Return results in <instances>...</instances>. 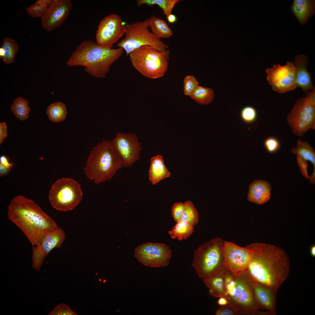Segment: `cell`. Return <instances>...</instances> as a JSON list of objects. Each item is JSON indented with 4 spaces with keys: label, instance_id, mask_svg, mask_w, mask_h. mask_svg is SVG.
Listing matches in <instances>:
<instances>
[{
    "label": "cell",
    "instance_id": "e575fe53",
    "mask_svg": "<svg viewBox=\"0 0 315 315\" xmlns=\"http://www.w3.org/2000/svg\"><path fill=\"white\" fill-rule=\"evenodd\" d=\"M198 85L199 82L194 76H186L183 80L184 94L190 96Z\"/></svg>",
    "mask_w": 315,
    "mask_h": 315
},
{
    "label": "cell",
    "instance_id": "f35d334b",
    "mask_svg": "<svg viewBox=\"0 0 315 315\" xmlns=\"http://www.w3.org/2000/svg\"><path fill=\"white\" fill-rule=\"evenodd\" d=\"M215 315H239V314L235 307L230 305H228L220 307L216 311Z\"/></svg>",
    "mask_w": 315,
    "mask_h": 315
},
{
    "label": "cell",
    "instance_id": "2e32d148",
    "mask_svg": "<svg viewBox=\"0 0 315 315\" xmlns=\"http://www.w3.org/2000/svg\"><path fill=\"white\" fill-rule=\"evenodd\" d=\"M226 269L236 274L246 270L249 262L248 250L234 243L224 241L221 249Z\"/></svg>",
    "mask_w": 315,
    "mask_h": 315
},
{
    "label": "cell",
    "instance_id": "8992f818",
    "mask_svg": "<svg viewBox=\"0 0 315 315\" xmlns=\"http://www.w3.org/2000/svg\"><path fill=\"white\" fill-rule=\"evenodd\" d=\"M224 242L220 238L214 239L194 251L192 265L202 280L214 276L225 269L221 251Z\"/></svg>",
    "mask_w": 315,
    "mask_h": 315
},
{
    "label": "cell",
    "instance_id": "60d3db41",
    "mask_svg": "<svg viewBox=\"0 0 315 315\" xmlns=\"http://www.w3.org/2000/svg\"><path fill=\"white\" fill-rule=\"evenodd\" d=\"M7 126L5 122L0 123V144H1L4 140L7 137Z\"/></svg>",
    "mask_w": 315,
    "mask_h": 315
},
{
    "label": "cell",
    "instance_id": "7a4b0ae2",
    "mask_svg": "<svg viewBox=\"0 0 315 315\" xmlns=\"http://www.w3.org/2000/svg\"><path fill=\"white\" fill-rule=\"evenodd\" d=\"M9 220L23 232L32 246L58 227L34 200L22 195L15 196L8 205Z\"/></svg>",
    "mask_w": 315,
    "mask_h": 315
},
{
    "label": "cell",
    "instance_id": "277c9868",
    "mask_svg": "<svg viewBox=\"0 0 315 315\" xmlns=\"http://www.w3.org/2000/svg\"><path fill=\"white\" fill-rule=\"evenodd\" d=\"M223 275L228 305L235 307L239 315L275 314L274 312L259 310L254 298L255 281L246 270L234 274L226 269Z\"/></svg>",
    "mask_w": 315,
    "mask_h": 315
},
{
    "label": "cell",
    "instance_id": "f6af8a7d",
    "mask_svg": "<svg viewBox=\"0 0 315 315\" xmlns=\"http://www.w3.org/2000/svg\"><path fill=\"white\" fill-rule=\"evenodd\" d=\"M168 22L170 23H175L177 20V18L176 15L171 14L166 17Z\"/></svg>",
    "mask_w": 315,
    "mask_h": 315
},
{
    "label": "cell",
    "instance_id": "d590c367",
    "mask_svg": "<svg viewBox=\"0 0 315 315\" xmlns=\"http://www.w3.org/2000/svg\"><path fill=\"white\" fill-rule=\"evenodd\" d=\"M49 315H77L68 306L64 303L59 304L49 313Z\"/></svg>",
    "mask_w": 315,
    "mask_h": 315
},
{
    "label": "cell",
    "instance_id": "8d00e7d4",
    "mask_svg": "<svg viewBox=\"0 0 315 315\" xmlns=\"http://www.w3.org/2000/svg\"><path fill=\"white\" fill-rule=\"evenodd\" d=\"M264 145L267 151L270 153L276 152L280 147V143L278 140L273 137L267 138L265 141Z\"/></svg>",
    "mask_w": 315,
    "mask_h": 315
},
{
    "label": "cell",
    "instance_id": "ee69618b",
    "mask_svg": "<svg viewBox=\"0 0 315 315\" xmlns=\"http://www.w3.org/2000/svg\"><path fill=\"white\" fill-rule=\"evenodd\" d=\"M217 303L218 304L221 306H225L228 305V302L227 299L225 298L221 297L219 298L218 301Z\"/></svg>",
    "mask_w": 315,
    "mask_h": 315
},
{
    "label": "cell",
    "instance_id": "f1b7e54d",
    "mask_svg": "<svg viewBox=\"0 0 315 315\" xmlns=\"http://www.w3.org/2000/svg\"><path fill=\"white\" fill-rule=\"evenodd\" d=\"M180 1V0H138L136 2L137 6L139 7L143 4L149 6L157 5L162 9L167 17L171 14L175 5Z\"/></svg>",
    "mask_w": 315,
    "mask_h": 315
},
{
    "label": "cell",
    "instance_id": "ba28073f",
    "mask_svg": "<svg viewBox=\"0 0 315 315\" xmlns=\"http://www.w3.org/2000/svg\"><path fill=\"white\" fill-rule=\"evenodd\" d=\"M129 55L133 67L148 78H160L167 71L168 60L166 55L153 47L141 46L131 52Z\"/></svg>",
    "mask_w": 315,
    "mask_h": 315
},
{
    "label": "cell",
    "instance_id": "ab89813d",
    "mask_svg": "<svg viewBox=\"0 0 315 315\" xmlns=\"http://www.w3.org/2000/svg\"><path fill=\"white\" fill-rule=\"evenodd\" d=\"M297 161L300 171L302 175L306 178H309V176L307 172L308 164L307 161L300 156L297 155Z\"/></svg>",
    "mask_w": 315,
    "mask_h": 315
},
{
    "label": "cell",
    "instance_id": "30bf717a",
    "mask_svg": "<svg viewBox=\"0 0 315 315\" xmlns=\"http://www.w3.org/2000/svg\"><path fill=\"white\" fill-rule=\"evenodd\" d=\"M83 193L80 184L74 179L63 178L52 185L49 193L51 205L62 211L72 210L80 202Z\"/></svg>",
    "mask_w": 315,
    "mask_h": 315
},
{
    "label": "cell",
    "instance_id": "4fadbf2b",
    "mask_svg": "<svg viewBox=\"0 0 315 315\" xmlns=\"http://www.w3.org/2000/svg\"><path fill=\"white\" fill-rule=\"evenodd\" d=\"M126 26L120 16L109 15L100 21L96 33V43L104 47L112 48L125 34Z\"/></svg>",
    "mask_w": 315,
    "mask_h": 315
},
{
    "label": "cell",
    "instance_id": "484cf974",
    "mask_svg": "<svg viewBox=\"0 0 315 315\" xmlns=\"http://www.w3.org/2000/svg\"><path fill=\"white\" fill-rule=\"evenodd\" d=\"M150 18L149 27L158 37L167 38L172 35V30L164 20L153 15Z\"/></svg>",
    "mask_w": 315,
    "mask_h": 315
},
{
    "label": "cell",
    "instance_id": "603a6c76",
    "mask_svg": "<svg viewBox=\"0 0 315 315\" xmlns=\"http://www.w3.org/2000/svg\"><path fill=\"white\" fill-rule=\"evenodd\" d=\"M291 152L300 156L306 161L310 162L313 164L314 169L312 175L309 176V182L314 183L315 181V152L313 148L307 141H302L300 139L298 140L296 147L293 148Z\"/></svg>",
    "mask_w": 315,
    "mask_h": 315
},
{
    "label": "cell",
    "instance_id": "9a60e30c",
    "mask_svg": "<svg viewBox=\"0 0 315 315\" xmlns=\"http://www.w3.org/2000/svg\"><path fill=\"white\" fill-rule=\"evenodd\" d=\"M65 238L64 231L58 227L47 234L39 243L32 246V267L39 271L45 257L53 249L60 248Z\"/></svg>",
    "mask_w": 315,
    "mask_h": 315
},
{
    "label": "cell",
    "instance_id": "d6986e66",
    "mask_svg": "<svg viewBox=\"0 0 315 315\" xmlns=\"http://www.w3.org/2000/svg\"><path fill=\"white\" fill-rule=\"evenodd\" d=\"M308 61L306 55H301L296 56L294 61L297 86L301 88L305 94L309 90H314L310 74L307 71Z\"/></svg>",
    "mask_w": 315,
    "mask_h": 315
},
{
    "label": "cell",
    "instance_id": "ac0fdd59",
    "mask_svg": "<svg viewBox=\"0 0 315 315\" xmlns=\"http://www.w3.org/2000/svg\"><path fill=\"white\" fill-rule=\"evenodd\" d=\"M254 291L255 301L259 309L276 311L277 290L255 281Z\"/></svg>",
    "mask_w": 315,
    "mask_h": 315
},
{
    "label": "cell",
    "instance_id": "6da1fadb",
    "mask_svg": "<svg viewBox=\"0 0 315 315\" xmlns=\"http://www.w3.org/2000/svg\"><path fill=\"white\" fill-rule=\"evenodd\" d=\"M246 247L249 256L248 272L255 281L277 290L289 274L290 263L286 253L267 244L254 243Z\"/></svg>",
    "mask_w": 315,
    "mask_h": 315
},
{
    "label": "cell",
    "instance_id": "3957f363",
    "mask_svg": "<svg viewBox=\"0 0 315 315\" xmlns=\"http://www.w3.org/2000/svg\"><path fill=\"white\" fill-rule=\"evenodd\" d=\"M121 48H112L101 46L93 41H83L69 56V67L83 66L85 71L97 78L105 77L112 64L122 55Z\"/></svg>",
    "mask_w": 315,
    "mask_h": 315
},
{
    "label": "cell",
    "instance_id": "44dd1931",
    "mask_svg": "<svg viewBox=\"0 0 315 315\" xmlns=\"http://www.w3.org/2000/svg\"><path fill=\"white\" fill-rule=\"evenodd\" d=\"M315 4L313 0H294L290 10L299 23L304 25L314 15Z\"/></svg>",
    "mask_w": 315,
    "mask_h": 315
},
{
    "label": "cell",
    "instance_id": "5bb4252c",
    "mask_svg": "<svg viewBox=\"0 0 315 315\" xmlns=\"http://www.w3.org/2000/svg\"><path fill=\"white\" fill-rule=\"evenodd\" d=\"M267 79L273 90L283 93L293 90L297 87L295 68L291 62L281 66L274 64L266 69Z\"/></svg>",
    "mask_w": 315,
    "mask_h": 315
},
{
    "label": "cell",
    "instance_id": "d6a6232c",
    "mask_svg": "<svg viewBox=\"0 0 315 315\" xmlns=\"http://www.w3.org/2000/svg\"><path fill=\"white\" fill-rule=\"evenodd\" d=\"M240 116L242 120L246 124H251L254 122L257 117V113L256 109L250 106H246L241 110Z\"/></svg>",
    "mask_w": 315,
    "mask_h": 315
},
{
    "label": "cell",
    "instance_id": "f546056e",
    "mask_svg": "<svg viewBox=\"0 0 315 315\" xmlns=\"http://www.w3.org/2000/svg\"><path fill=\"white\" fill-rule=\"evenodd\" d=\"M1 47L3 48L5 52L4 56L1 59L6 64L13 63L18 49L17 43L14 40L6 37L3 39Z\"/></svg>",
    "mask_w": 315,
    "mask_h": 315
},
{
    "label": "cell",
    "instance_id": "bcb514c9",
    "mask_svg": "<svg viewBox=\"0 0 315 315\" xmlns=\"http://www.w3.org/2000/svg\"><path fill=\"white\" fill-rule=\"evenodd\" d=\"M52 0H38L36 1L42 5L48 6L52 2Z\"/></svg>",
    "mask_w": 315,
    "mask_h": 315
},
{
    "label": "cell",
    "instance_id": "4316f807",
    "mask_svg": "<svg viewBox=\"0 0 315 315\" xmlns=\"http://www.w3.org/2000/svg\"><path fill=\"white\" fill-rule=\"evenodd\" d=\"M46 113L50 120L59 123L63 121L66 118L67 109L65 104L57 102L50 104L47 107Z\"/></svg>",
    "mask_w": 315,
    "mask_h": 315
},
{
    "label": "cell",
    "instance_id": "7402d4cb",
    "mask_svg": "<svg viewBox=\"0 0 315 315\" xmlns=\"http://www.w3.org/2000/svg\"><path fill=\"white\" fill-rule=\"evenodd\" d=\"M171 173L166 168L162 155H158L150 160L148 179L154 185L161 180L169 177Z\"/></svg>",
    "mask_w": 315,
    "mask_h": 315
},
{
    "label": "cell",
    "instance_id": "d4e9b609",
    "mask_svg": "<svg viewBox=\"0 0 315 315\" xmlns=\"http://www.w3.org/2000/svg\"><path fill=\"white\" fill-rule=\"evenodd\" d=\"M193 226L190 223L180 220L168 232L169 234L173 239H177L179 240L186 239L194 232Z\"/></svg>",
    "mask_w": 315,
    "mask_h": 315
},
{
    "label": "cell",
    "instance_id": "7bdbcfd3",
    "mask_svg": "<svg viewBox=\"0 0 315 315\" xmlns=\"http://www.w3.org/2000/svg\"><path fill=\"white\" fill-rule=\"evenodd\" d=\"M11 169L8 168L0 164V175L2 177L7 175Z\"/></svg>",
    "mask_w": 315,
    "mask_h": 315
},
{
    "label": "cell",
    "instance_id": "52a82bcc",
    "mask_svg": "<svg viewBox=\"0 0 315 315\" xmlns=\"http://www.w3.org/2000/svg\"><path fill=\"white\" fill-rule=\"evenodd\" d=\"M150 18L143 21H136L126 25L125 37L117 44L126 52V55L134 50L143 46L154 48L158 51L165 54L169 60L168 46L153 33L150 31Z\"/></svg>",
    "mask_w": 315,
    "mask_h": 315
},
{
    "label": "cell",
    "instance_id": "e0dca14e",
    "mask_svg": "<svg viewBox=\"0 0 315 315\" xmlns=\"http://www.w3.org/2000/svg\"><path fill=\"white\" fill-rule=\"evenodd\" d=\"M72 7L70 0H52L41 18L43 28L50 32L59 27L65 20Z\"/></svg>",
    "mask_w": 315,
    "mask_h": 315
},
{
    "label": "cell",
    "instance_id": "b9f144b4",
    "mask_svg": "<svg viewBox=\"0 0 315 315\" xmlns=\"http://www.w3.org/2000/svg\"><path fill=\"white\" fill-rule=\"evenodd\" d=\"M0 164L8 168L11 169L13 164L10 162L8 159L4 155H2L0 158Z\"/></svg>",
    "mask_w": 315,
    "mask_h": 315
},
{
    "label": "cell",
    "instance_id": "cb8c5ba5",
    "mask_svg": "<svg viewBox=\"0 0 315 315\" xmlns=\"http://www.w3.org/2000/svg\"><path fill=\"white\" fill-rule=\"evenodd\" d=\"M223 271L214 276L203 280L209 289V294L216 298H225Z\"/></svg>",
    "mask_w": 315,
    "mask_h": 315
},
{
    "label": "cell",
    "instance_id": "9c48e42d",
    "mask_svg": "<svg viewBox=\"0 0 315 315\" xmlns=\"http://www.w3.org/2000/svg\"><path fill=\"white\" fill-rule=\"evenodd\" d=\"M306 94L297 101L286 119L293 133L300 136L315 129V91Z\"/></svg>",
    "mask_w": 315,
    "mask_h": 315
},
{
    "label": "cell",
    "instance_id": "ffe728a7",
    "mask_svg": "<svg viewBox=\"0 0 315 315\" xmlns=\"http://www.w3.org/2000/svg\"><path fill=\"white\" fill-rule=\"evenodd\" d=\"M272 187L267 181L255 180L249 186L248 200L252 202L261 204L270 200Z\"/></svg>",
    "mask_w": 315,
    "mask_h": 315
},
{
    "label": "cell",
    "instance_id": "74e56055",
    "mask_svg": "<svg viewBox=\"0 0 315 315\" xmlns=\"http://www.w3.org/2000/svg\"><path fill=\"white\" fill-rule=\"evenodd\" d=\"M184 208V203L178 202L174 203L172 206L171 213L175 221L177 222L180 220L181 214Z\"/></svg>",
    "mask_w": 315,
    "mask_h": 315
},
{
    "label": "cell",
    "instance_id": "83f0119b",
    "mask_svg": "<svg viewBox=\"0 0 315 315\" xmlns=\"http://www.w3.org/2000/svg\"><path fill=\"white\" fill-rule=\"evenodd\" d=\"M10 109L15 117L21 120L28 118L30 110L28 101L21 97H18L14 100Z\"/></svg>",
    "mask_w": 315,
    "mask_h": 315
},
{
    "label": "cell",
    "instance_id": "4dcf8cb0",
    "mask_svg": "<svg viewBox=\"0 0 315 315\" xmlns=\"http://www.w3.org/2000/svg\"><path fill=\"white\" fill-rule=\"evenodd\" d=\"M214 95V91L211 88L198 85L190 96L199 104H207L212 102Z\"/></svg>",
    "mask_w": 315,
    "mask_h": 315
},
{
    "label": "cell",
    "instance_id": "7c38bea8",
    "mask_svg": "<svg viewBox=\"0 0 315 315\" xmlns=\"http://www.w3.org/2000/svg\"><path fill=\"white\" fill-rule=\"evenodd\" d=\"M111 141L122 159L123 167H131L139 160L142 148L135 134L118 132Z\"/></svg>",
    "mask_w": 315,
    "mask_h": 315
},
{
    "label": "cell",
    "instance_id": "836d02e7",
    "mask_svg": "<svg viewBox=\"0 0 315 315\" xmlns=\"http://www.w3.org/2000/svg\"><path fill=\"white\" fill-rule=\"evenodd\" d=\"M47 7L35 1L29 6L26 7V10L28 15L31 17L41 18L46 12Z\"/></svg>",
    "mask_w": 315,
    "mask_h": 315
},
{
    "label": "cell",
    "instance_id": "c3c4849f",
    "mask_svg": "<svg viewBox=\"0 0 315 315\" xmlns=\"http://www.w3.org/2000/svg\"><path fill=\"white\" fill-rule=\"evenodd\" d=\"M5 52L4 50L2 47L0 48V58L1 59L4 56Z\"/></svg>",
    "mask_w": 315,
    "mask_h": 315
},
{
    "label": "cell",
    "instance_id": "8fae6325",
    "mask_svg": "<svg viewBox=\"0 0 315 315\" xmlns=\"http://www.w3.org/2000/svg\"><path fill=\"white\" fill-rule=\"evenodd\" d=\"M172 255L170 248L160 243H147L135 249V257L143 265L153 267H166L169 263Z\"/></svg>",
    "mask_w": 315,
    "mask_h": 315
},
{
    "label": "cell",
    "instance_id": "7dc6e473",
    "mask_svg": "<svg viewBox=\"0 0 315 315\" xmlns=\"http://www.w3.org/2000/svg\"><path fill=\"white\" fill-rule=\"evenodd\" d=\"M310 253L311 255L313 257L315 256V246L313 245L311 246L310 249Z\"/></svg>",
    "mask_w": 315,
    "mask_h": 315
},
{
    "label": "cell",
    "instance_id": "5b68a950",
    "mask_svg": "<svg viewBox=\"0 0 315 315\" xmlns=\"http://www.w3.org/2000/svg\"><path fill=\"white\" fill-rule=\"evenodd\" d=\"M123 167L122 159L111 141L103 140L93 147L83 171L88 179L98 184L111 179Z\"/></svg>",
    "mask_w": 315,
    "mask_h": 315
},
{
    "label": "cell",
    "instance_id": "1f68e13d",
    "mask_svg": "<svg viewBox=\"0 0 315 315\" xmlns=\"http://www.w3.org/2000/svg\"><path fill=\"white\" fill-rule=\"evenodd\" d=\"M184 203V208L180 220L188 222L194 226L196 225L199 221L198 212L191 201H187Z\"/></svg>",
    "mask_w": 315,
    "mask_h": 315
}]
</instances>
